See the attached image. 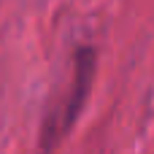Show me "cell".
Returning a JSON list of instances; mask_svg holds the SVG:
<instances>
[{"label": "cell", "mask_w": 154, "mask_h": 154, "mask_svg": "<svg viewBox=\"0 0 154 154\" xmlns=\"http://www.w3.org/2000/svg\"><path fill=\"white\" fill-rule=\"evenodd\" d=\"M95 49L92 46H79L73 54V70H70V81L68 89L46 108L43 122H41V152H54L65 135L70 133V127L76 125L89 89H92V79H95Z\"/></svg>", "instance_id": "6da1fadb"}]
</instances>
